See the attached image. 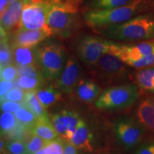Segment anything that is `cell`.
<instances>
[{
	"label": "cell",
	"mask_w": 154,
	"mask_h": 154,
	"mask_svg": "<svg viewBox=\"0 0 154 154\" xmlns=\"http://www.w3.org/2000/svg\"><path fill=\"white\" fill-rule=\"evenodd\" d=\"M98 32L106 38L121 42L154 39V12L138 14L126 22L110 25Z\"/></svg>",
	"instance_id": "obj_1"
},
{
	"label": "cell",
	"mask_w": 154,
	"mask_h": 154,
	"mask_svg": "<svg viewBox=\"0 0 154 154\" xmlns=\"http://www.w3.org/2000/svg\"><path fill=\"white\" fill-rule=\"evenodd\" d=\"M148 0H134L122 7L112 9H87L84 12V19L88 26L99 31L108 26L126 22L144 11Z\"/></svg>",
	"instance_id": "obj_2"
},
{
	"label": "cell",
	"mask_w": 154,
	"mask_h": 154,
	"mask_svg": "<svg viewBox=\"0 0 154 154\" xmlns=\"http://www.w3.org/2000/svg\"><path fill=\"white\" fill-rule=\"evenodd\" d=\"M82 1L65 0L52 5L48 14L47 24L53 34L61 38L72 36L77 27V14Z\"/></svg>",
	"instance_id": "obj_3"
},
{
	"label": "cell",
	"mask_w": 154,
	"mask_h": 154,
	"mask_svg": "<svg viewBox=\"0 0 154 154\" xmlns=\"http://www.w3.org/2000/svg\"><path fill=\"white\" fill-rule=\"evenodd\" d=\"M37 64L45 78H59L65 66V51L59 42L47 38L36 46Z\"/></svg>",
	"instance_id": "obj_4"
},
{
	"label": "cell",
	"mask_w": 154,
	"mask_h": 154,
	"mask_svg": "<svg viewBox=\"0 0 154 154\" xmlns=\"http://www.w3.org/2000/svg\"><path fill=\"white\" fill-rule=\"evenodd\" d=\"M138 88L135 84H125L109 88L96 100L95 105L102 110H118L131 106L138 98Z\"/></svg>",
	"instance_id": "obj_5"
},
{
	"label": "cell",
	"mask_w": 154,
	"mask_h": 154,
	"mask_svg": "<svg viewBox=\"0 0 154 154\" xmlns=\"http://www.w3.org/2000/svg\"><path fill=\"white\" fill-rule=\"evenodd\" d=\"M109 41L91 35L80 36L75 40L77 55L84 64L94 67L105 54L109 53Z\"/></svg>",
	"instance_id": "obj_6"
},
{
	"label": "cell",
	"mask_w": 154,
	"mask_h": 154,
	"mask_svg": "<svg viewBox=\"0 0 154 154\" xmlns=\"http://www.w3.org/2000/svg\"><path fill=\"white\" fill-rule=\"evenodd\" d=\"M109 53L116 56L126 64L154 53V39L140 42L137 44H123L109 41Z\"/></svg>",
	"instance_id": "obj_7"
},
{
	"label": "cell",
	"mask_w": 154,
	"mask_h": 154,
	"mask_svg": "<svg viewBox=\"0 0 154 154\" xmlns=\"http://www.w3.org/2000/svg\"><path fill=\"white\" fill-rule=\"evenodd\" d=\"M51 6L52 5L50 4H24L19 28L26 29H49L47 19Z\"/></svg>",
	"instance_id": "obj_8"
},
{
	"label": "cell",
	"mask_w": 154,
	"mask_h": 154,
	"mask_svg": "<svg viewBox=\"0 0 154 154\" xmlns=\"http://www.w3.org/2000/svg\"><path fill=\"white\" fill-rule=\"evenodd\" d=\"M77 113L66 110L52 113L51 121L56 131L65 141L70 143L80 121Z\"/></svg>",
	"instance_id": "obj_9"
},
{
	"label": "cell",
	"mask_w": 154,
	"mask_h": 154,
	"mask_svg": "<svg viewBox=\"0 0 154 154\" xmlns=\"http://www.w3.org/2000/svg\"><path fill=\"white\" fill-rule=\"evenodd\" d=\"M142 125L130 119H123L116 123L114 131L118 139L127 148H132L139 143L144 134Z\"/></svg>",
	"instance_id": "obj_10"
},
{
	"label": "cell",
	"mask_w": 154,
	"mask_h": 154,
	"mask_svg": "<svg viewBox=\"0 0 154 154\" xmlns=\"http://www.w3.org/2000/svg\"><path fill=\"white\" fill-rule=\"evenodd\" d=\"M52 34V31L50 28L42 29L19 28L12 32L9 43L11 48L14 47H36Z\"/></svg>",
	"instance_id": "obj_11"
},
{
	"label": "cell",
	"mask_w": 154,
	"mask_h": 154,
	"mask_svg": "<svg viewBox=\"0 0 154 154\" xmlns=\"http://www.w3.org/2000/svg\"><path fill=\"white\" fill-rule=\"evenodd\" d=\"M124 63L116 56L106 53L102 56L94 68L97 71L99 76H101L106 80L112 81L122 78L126 73Z\"/></svg>",
	"instance_id": "obj_12"
},
{
	"label": "cell",
	"mask_w": 154,
	"mask_h": 154,
	"mask_svg": "<svg viewBox=\"0 0 154 154\" xmlns=\"http://www.w3.org/2000/svg\"><path fill=\"white\" fill-rule=\"evenodd\" d=\"M81 66L76 59L71 56L68 58L61 76L57 82V88L63 93L70 94L79 82Z\"/></svg>",
	"instance_id": "obj_13"
},
{
	"label": "cell",
	"mask_w": 154,
	"mask_h": 154,
	"mask_svg": "<svg viewBox=\"0 0 154 154\" xmlns=\"http://www.w3.org/2000/svg\"><path fill=\"white\" fill-rule=\"evenodd\" d=\"M24 2L22 0H16L7 6L1 14V29L9 34L15 27L19 28Z\"/></svg>",
	"instance_id": "obj_14"
},
{
	"label": "cell",
	"mask_w": 154,
	"mask_h": 154,
	"mask_svg": "<svg viewBox=\"0 0 154 154\" xmlns=\"http://www.w3.org/2000/svg\"><path fill=\"white\" fill-rule=\"evenodd\" d=\"M92 138V134L87 125L82 119H80L70 143L77 149L91 151Z\"/></svg>",
	"instance_id": "obj_15"
},
{
	"label": "cell",
	"mask_w": 154,
	"mask_h": 154,
	"mask_svg": "<svg viewBox=\"0 0 154 154\" xmlns=\"http://www.w3.org/2000/svg\"><path fill=\"white\" fill-rule=\"evenodd\" d=\"M14 63L17 66H26L37 64L36 47H12ZM38 65V64H37Z\"/></svg>",
	"instance_id": "obj_16"
},
{
	"label": "cell",
	"mask_w": 154,
	"mask_h": 154,
	"mask_svg": "<svg viewBox=\"0 0 154 154\" xmlns=\"http://www.w3.org/2000/svg\"><path fill=\"white\" fill-rule=\"evenodd\" d=\"M32 133L47 141L54 140L59 136L48 116L37 119L32 127Z\"/></svg>",
	"instance_id": "obj_17"
},
{
	"label": "cell",
	"mask_w": 154,
	"mask_h": 154,
	"mask_svg": "<svg viewBox=\"0 0 154 154\" xmlns=\"http://www.w3.org/2000/svg\"><path fill=\"white\" fill-rule=\"evenodd\" d=\"M99 94V88L90 79L81 80L76 87V94L79 99L85 103H91Z\"/></svg>",
	"instance_id": "obj_18"
},
{
	"label": "cell",
	"mask_w": 154,
	"mask_h": 154,
	"mask_svg": "<svg viewBox=\"0 0 154 154\" xmlns=\"http://www.w3.org/2000/svg\"><path fill=\"white\" fill-rule=\"evenodd\" d=\"M137 116L142 126L154 133V108L148 99L138 106Z\"/></svg>",
	"instance_id": "obj_19"
},
{
	"label": "cell",
	"mask_w": 154,
	"mask_h": 154,
	"mask_svg": "<svg viewBox=\"0 0 154 154\" xmlns=\"http://www.w3.org/2000/svg\"><path fill=\"white\" fill-rule=\"evenodd\" d=\"M14 62L13 51L9 43V34L1 29V48H0V66L1 69Z\"/></svg>",
	"instance_id": "obj_20"
},
{
	"label": "cell",
	"mask_w": 154,
	"mask_h": 154,
	"mask_svg": "<svg viewBox=\"0 0 154 154\" xmlns=\"http://www.w3.org/2000/svg\"><path fill=\"white\" fill-rule=\"evenodd\" d=\"M136 80L140 88L154 94V68L148 67L140 70L136 75Z\"/></svg>",
	"instance_id": "obj_21"
},
{
	"label": "cell",
	"mask_w": 154,
	"mask_h": 154,
	"mask_svg": "<svg viewBox=\"0 0 154 154\" xmlns=\"http://www.w3.org/2000/svg\"><path fill=\"white\" fill-rule=\"evenodd\" d=\"M36 94L39 101L45 109H47L54 104L61 98V95L59 91L51 86L38 88L36 90Z\"/></svg>",
	"instance_id": "obj_22"
},
{
	"label": "cell",
	"mask_w": 154,
	"mask_h": 154,
	"mask_svg": "<svg viewBox=\"0 0 154 154\" xmlns=\"http://www.w3.org/2000/svg\"><path fill=\"white\" fill-rule=\"evenodd\" d=\"M23 104L30 109L38 118L48 116L46 109L43 106L36 96V91H29L26 92Z\"/></svg>",
	"instance_id": "obj_23"
},
{
	"label": "cell",
	"mask_w": 154,
	"mask_h": 154,
	"mask_svg": "<svg viewBox=\"0 0 154 154\" xmlns=\"http://www.w3.org/2000/svg\"><path fill=\"white\" fill-rule=\"evenodd\" d=\"M134 0H89L86 8L87 9H112L122 7L129 4Z\"/></svg>",
	"instance_id": "obj_24"
},
{
	"label": "cell",
	"mask_w": 154,
	"mask_h": 154,
	"mask_svg": "<svg viewBox=\"0 0 154 154\" xmlns=\"http://www.w3.org/2000/svg\"><path fill=\"white\" fill-rule=\"evenodd\" d=\"M18 120L12 112H3L1 114V132L2 134H10L14 131L18 125Z\"/></svg>",
	"instance_id": "obj_25"
},
{
	"label": "cell",
	"mask_w": 154,
	"mask_h": 154,
	"mask_svg": "<svg viewBox=\"0 0 154 154\" xmlns=\"http://www.w3.org/2000/svg\"><path fill=\"white\" fill-rule=\"evenodd\" d=\"M14 113L19 123L24 126L32 127L38 119V117L24 104Z\"/></svg>",
	"instance_id": "obj_26"
},
{
	"label": "cell",
	"mask_w": 154,
	"mask_h": 154,
	"mask_svg": "<svg viewBox=\"0 0 154 154\" xmlns=\"http://www.w3.org/2000/svg\"><path fill=\"white\" fill-rule=\"evenodd\" d=\"M44 79L32 78L29 76H18L17 83L19 88L26 91H36L41 87Z\"/></svg>",
	"instance_id": "obj_27"
},
{
	"label": "cell",
	"mask_w": 154,
	"mask_h": 154,
	"mask_svg": "<svg viewBox=\"0 0 154 154\" xmlns=\"http://www.w3.org/2000/svg\"><path fill=\"white\" fill-rule=\"evenodd\" d=\"M49 142L38 136L37 135L32 134V136L29 138L27 141L25 142L26 146V153L27 154H34L44 148Z\"/></svg>",
	"instance_id": "obj_28"
},
{
	"label": "cell",
	"mask_w": 154,
	"mask_h": 154,
	"mask_svg": "<svg viewBox=\"0 0 154 154\" xmlns=\"http://www.w3.org/2000/svg\"><path fill=\"white\" fill-rule=\"evenodd\" d=\"M27 154L26 143L20 139H14L6 145V149L1 154Z\"/></svg>",
	"instance_id": "obj_29"
},
{
	"label": "cell",
	"mask_w": 154,
	"mask_h": 154,
	"mask_svg": "<svg viewBox=\"0 0 154 154\" xmlns=\"http://www.w3.org/2000/svg\"><path fill=\"white\" fill-rule=\"evenodd\" d=\"M18 76H29L32 78L44 79V74L39 66L36 65H29L26 66H17Z\"/></svg>",
	"instance_id": "obj_30"
},
{
	"label": "cell",
	"mask_w": 154,
	"mask_h": 154,
	"mask_svg": "<svg viewBox=\"0 0 154 154\" xmlns=\"http://www.w3.org/2000/svg\"><path fill=\"white\" fill-rule=\"evenodd\" d=\"M1 81H7L12 82L14 81L18 76V68L15 63H11L10 65L1 69L0 72Z\"/></svg>",
	"instance_id": "obj_31"
},
{
	"label": "cell",
	"mask_w": 154,
	"mask_h": 154,
	"mask_svg": "<svg viewBox=\"0 0 154 154\" xmlns=\"http://www.w3.org/2000/svg\"><path fill=\"white\" fill-rule=\"evenodd\" d=\"M26 91L20 88H13L9 91L3 98L1 99V102L5 101L19 102L23 103L25 96H26Z\"/></svg>",
	"instance_id": "obj_32"
},
{
	"label": "cell",
	"mask_w": 154,
	"mask_h": 154,
	"mask_svg": "<svg viewBox=\"0 0 154 154\" xmlns=\"http://www.w3.org/2000/svg\"><path fill=\"white\" fill-rule=\"evenodd\" d=\"M129 66L137 69L148 68L154 66V53L145 56L141 59L131 63Z\"/></svg>",
	"instance_id": "obj_33"
},
{
	"label": "cell",
	"mask_w": 154,
	"mask_h": 154,
	"mask_svg": "<svg viewBox=\"0 0 154 154\" xmlns=\"http://www.w3.org/2000/svg\"><path fill=\"white\" fill-rule=\"evenodd\" d=\"M48 154H63V140L57 138L51 140L47 144Z\"/></svg>",
	"instance_id": "obj_34"
},
{
	"label": "cell",
	"mask_w": 154,
	"mask_h": 154,
	"mask_svg": "<svg viewBox=\"0 0 154 154\" xmlns=\"http://www.w3.org/2000/svg\"><path fill=\"white\" fill-rule=\"evenodd\" d=\"M23 106V103L5 101L1 102V109L4 112H16Z\"/></svg>",
	"instance_id": "obj_35"
},
{
	"label": "cell",
	"mask_w": 154,
	"mask_h": 154,
	"mask_svg": "<svg viewBox=\"0 0 154 154\" xmlns=\"http://www.w3.org/2000/svg\"><path fill=\"white\" fill-rule=\"evenodd\" d=\"M13 84L11 82H7V81H1L0 84V95H1V99L3 98L6 94L12 89Z\"/></svg>",
	"instance_id": "obj_36"
},
{
	"label": "cell",
	"mask_w": 154,
	"mask_h": 154,
	"mask_svg": "<svg viewBox=\"0 0 154 154\" xmlns=\"http://www.w3.org/2000/svg\"><path fill=\"white\" fill-rule=\"evenodd\" d=\"M136 154H154V143L145 144L140 146Z\"/></svg>",
	"instance_id": "obj_37"
},
{
	"label": "cell",
	"mask_w": 154,
	"mask_h": 154,
	"mask_svg": "<svg viewBox=\"0 0 154 154\" xmlns=\"http://www.w3.org/2000/svg\"><path fill=\"white\" fill-rule=\"evenodd\" d=\"M24 4H50V5H54V4L60 3L62 0H22Z\"/></svg>",
	"instance_id": "obj_38"
},
{
	"label": "cell",
	"mask_w": 154,
	"mask_h": 154,
	"mask_svg": "<svg viewBox=\"0 0 154 154\" xmlns=\"http://www.w3.org/2000/svg\"><path fill=\"white\" fill-rule=\"evenodd\" d=\"M76 149L69 142L63 140V154H77Z\"/></svg>",
	"instance_id": "obj_39"
},
{
	"label": "cell",
	"mask_w": 154,
	"mask_h": 154,
	"mask_svg": "<svg viewBox=\"0 0 154 154\" xmlns=\"http://www.w3.org/2000/svg\"><path fill=\"white\" fill-rule=\"evenodd\" d=\"M14 1H16V0H1V5H0V11H1V14L7 8V6L10 5L11 3L14 2Z\"/></svg>",
	"instance_id": "obj_40"
},
{
	"label": "cell",
	"mask_w": 154,
	"mask_h": 154,
	"mask_svg": "<svg viewBox=\"0 0 154 154\" xmlns=\"http://www.w3.org/2000/svg\"><path fill=\"white\" fill-rule=\"evenodd\" d=\"M48 144V143H47ZM47 144L44 146V148H42V149H40L39 151L36 152L34 154H48V146Z\"/></svg>",
	"instance_id": "obj_41"
},
{
	"label": "cell",
	"mask_w": 154,
	"mask_h": 154,
	"mask_svg": "<svg viewBox=\"0 0 154 154\" xmlns=\"http://www.w3.org/2000/svg\"><path fill=\"white\" fill-rule=\"evenodd\" d=\"M148 101H149L150 103H151V104L153 106V107L154 108V96H150V97L148 98Z\"/></svg>",
	"instance_id": "obj_42"
}]
</instances>
